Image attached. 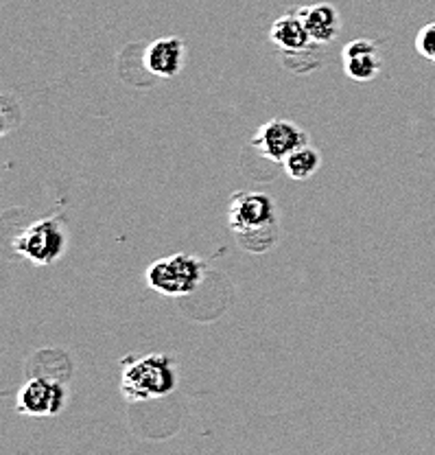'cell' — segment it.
I'll use <instances>...</instances> for the list:
<instances>
[{"label": "cell", "instance_id": "obj_5", "mask_svg": "<svg viewBox=\"0 0 435 455\" xmlns=\"http://www.w3.org/2000/svg\"><path fill=\"white\" fill-rule=\"evenodd\" d=\"M66 405V387L55 379L33 377L16 396V411L29 419L58 416Z\"/></svg>", "mask_w": 435, "mask_h": 455}, {"label": "cell", "instance_id": "obj_9", "mask_svg": "<svg viewBox=\"0 0 435 455\" xmlns=\"http://www.w3.org/2000/svg\"><path fill=\"white\" fill-rule=\"evenodd\" d=\"M297 16L304 22L313 44H328L339 36V28H342L339 12L328 3H315L297 9Z\"/></svg>", "mask_w": 435, "mask_h": 455}, {"label": "cell", "instance_id": "obj_4", "mask_svg": "<svg viewBox=\"0 0 435 455\" xmlns=\"http://www.w3.org/2000/svg\"><path fill=\"white\" fill-rule=\"evenodd\" d=\"M13 252L31 260L37 267L53 265L66 252V232L58 220H40L27 226L13 239Z\"/></svg>", "mask_w": 435, "mask_h": 455}, {"label": "cell", "instance_id": "obj_1", "mask_svg": "<svg viewBox=\"0 0 435 455\" xmlns=\"http://www.w3.org/2000/svg\"><path fill=\"white\" fill-rule=\"evenodd\" d=\"M228 226L241 248L261 254L278 241V211L269 196L257 191H239L230 199Z\"/></svg>", "mask_w": 435, "mask_h": 455}, {"label": "cell", "instance_id": "obj_12", "mask_svg": "<svg viewBox=\"0 0 435 455\" xmlns=\"http://www.w3.org/2000/svg\"><path fill=\"white\" fill-rule=\"evenodd\" d=\"M415 49L423 57L435 61V22H429L415 36Z\"/></svg>", "mask_w": 435, "mask_h": 455}, {"label": "cell", "instance_id": "obj_3", "mask_svg": "<svg viewBox=\"0 0 435 455\" xmlns=\"http://www.w3.org/2000/svg\"><path fill=\"white\" fill-rule=\"evenodd\" d=\"M206 263L193 254H171L154 260L146 269L145 278L160 296L179 298L191 296L203 281Z\"/></svg>", "mask_w": 435, "mask_h": 455}, {"label": "cell", "instance_id": "obj_2", "mask_svg": "<svg viewBox=\"0 0 435 455\" xmlns=\"http://www.w3.org/2000/svg\"><path fill=\"white\" fill-rule=\"evenodd\" d=\"M178 387V370L173 357L149 353L145 357L130 355L121 362V395L130 403H145L173 395Z\"/></svg>", "mask_w": 435, "mask_h": 455}, {"label": "cell", "instance_id": "obj_8", "mask_svg": "<svg viewBox=\"0 0 435 455\" xmlns=\"http://www.w3.org/2000/svg\"><path fill=\"white\" fill-rule=\"evenodd\" d=\"M184 66V42L169 36L151 42L145 51V68L155 77L173 79L182 73Z\"/></svg>", "mask_w": 435, "mask_h": 455}, {"label": "cell", "instance_id": "obj_11", "mask_svg": "<svg viewBox=\"0 0 435 455\" xmlns=\"http://www.w3.org/2000/svg\"><path fill=\"white\" fill-rule=\"evenodd\" d=\"M285 171L291 180H309L318 173L321 167V154L309 142L296 149L289 158L285 160Z\"/></svg>", "mask_w": 435, "mask_h": 455}, {"label": "cell", "instance_id": "obj_10", "mask_svg": "<svg viewBox=\"0 0 435 455\" xmlns=\"http://www.w3.org/2000/svg\"><path fill=\"white\" fill-rule=\"evenodd\" d=\"M269 40L278 49L285 51V53H297V51H304L306 46L313 44V40H311L309 31H306L304 22L300 20L297 12L276 18V22L272 25V31H269Z\"/></svg>", "mask_w": 435, "mask_h": 455}, {"label": "cell", "instance_id": "obj_6", "mask_svg": "<svg viewBox=\"0 0 435 455\" xmlns=\"http://www.w3.org/2000/svg\"><path fill=\"white\" fill-rule=\"evenodd\" d=\"M309 142V136L302 127L291 121H269L258 127L252 139V147L272 163H285L296 149Z\"/></svg>", "mask_w": 435, "mask_h": 455}, {"label": "cell", "instance_id": "obj_7", "mask_svg": "<svg viewBox=\"0 0 435 455\" xmlns=\"http://www.w3.org/2000/svg\"><path fill=\"white\" fill-rule=\"evenodd\" d=\"M344 70L352 82H372L381 73V51L375 40L359 37L344 46Z\"/></svg>", "mask_w": 435, "mask_h": 455}]
</instances>
